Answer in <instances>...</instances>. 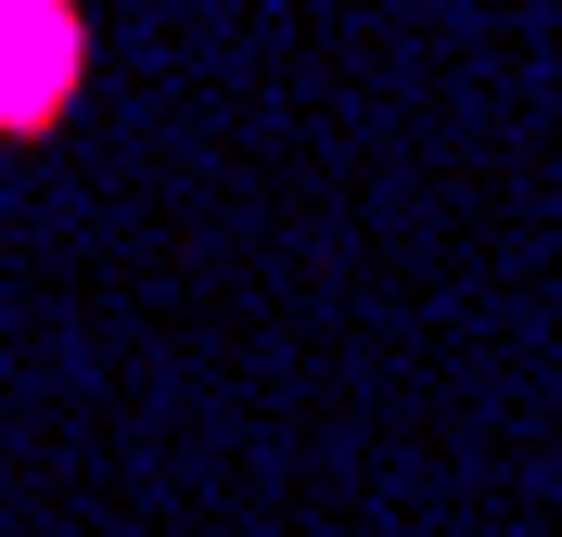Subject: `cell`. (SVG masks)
Wrapping results in <instances>:
<instances>
[{"instance_id":"6da1fadb","label":"cell","mask_w":562,"mask_h":537,"mask_svg":"<svg viewBox=\"0 0 562 537\" xmlns=\"http://www.w3.org/2000/svg\"><path fill=\"white\" fill-rule=\"evenodd\" d=\"M65 77H77V26L52 13V0H0V115H13V128L52 115Z\"/></svg>"}]
</instances>
